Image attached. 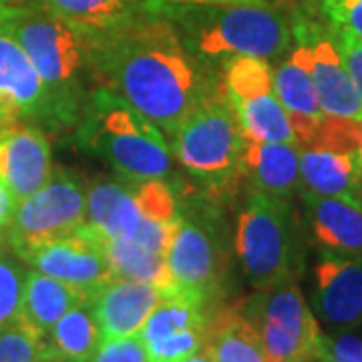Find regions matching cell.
Instances as JSON below:
<instances>
[{
  "label": "cell",
  "mask_w": 362,
  "mask_h": 362,
  "mask_svg": "<svg viewBox=\"0 0 362 362\" xmlns=\"http://www.w3.org/2000/svg\"><path fill=\"white\" fill-rule=\"evenodd\" d=\"M97 77L169 137L218 89L175 26L151 11L97 39Z\"/></svg>",
  "instance_id": "6da1fadb"
},
{
  "label": "cell",
  "mask_w": 362,
  "mask_h": 362,
  "mask_svg": "<svg viewBox=\"0 0 362 362\" xmlns=\"http://www.w3.org/2000/svg\"><path fill=\"white\" fill-rule=\"evenodd\" d=\"M147 11L165 16L183 45L204 63L238 54L270 61L280 57L292 40L284 18L264 0L168 2Z\"/></svg>",
  "instance_id": "7a4b0ae2"
},
{
  "label": "cell",
  "mask_w": 362,
  "mask_h": 362,
  "mask_svg": "<svg viewBox=\"0 0 362 362\" xmlns=\"http://www.w3.org/2000/svg\"><path fill=\"white\" fill-rule=\"evenodd\" d=\"M30 63L49 89L61 127L81 119L97 77V39L66 25L40 6H21L8 21Z\"/></svg>",
  "instance_id": "3957f363"
},
{
  "label": "cell",
  "mask_w": 362,
  "mask_h": 362,
  "mask_svg": "<svg viewBox=\"0 0 362 362\" xmlns=\"http://www.w3.org/2000/svg\"><path fill=\"white\" fill-rule=\"evenodd\" d=\"M78 141L123 180H165L171 151L165 135L107 87L93 90L81 113Z\"/></svg>",
  "instance_id": "277c9868"
},
{
  "label": "cell",
  "mask_w": 362,
  "mask_h": 362,
  "mask_svg": "<svg viewBox=\"0 0 362 362\" xmlns=\"http://www.w3.org/2000/svg\"><path fill=\"white\" fill-rule=\"evenodd\" d=\"M177 223V204L165 180H101L87 187L85 228L97 240H129L168 256Z\"/></svg>",
  "instance_id": "5b68a950"
},
{
  "label": "cell",
  "mask_w": 362,
  "mask_h": 362,
  "mask_svg": "<svg viewBox=\"0 0 362 362\" xmlns=\"http://www.w3.org/2000/svg\"><path fill=\"white\" fill-rule=\"evenodd\" d=\"M235 254L246 280L256 290L296 280L302 252L290 199L252 192L238 218Z\"/></svg>",
  "instance_id": "8992f818"
},
{
  "label": "cell",
  "mask_w": 362,
  "mask_h": 362,
  "mask_svg": "<svg viewBox=\"0 0 362 362\" xmlns=\"http://www.w3.org/2000/svg\"><path fill=\"white\" fill-rule=\"evenodd\" d=\"M169 139L181 165L195 177L209 183L242 177L246 139L223 87L207 95Z\"/></svg>",
  "instance_id": "52a82bcc"
},
{
  "label": "cell",
  "mask_w": 362,
  "mask_h": 362,
  "mask_svg": "<svg viewBox=\"0 0 362 362\" xmlns=\"http://www.w3.org/2000/svg\"><path fill=\"white\" fill-rule=\"evenodd\" d=\"M242 306L258 330L268 362L320 361L324 334L296 280L258 290Z\"/></svg>",
  "instance_id": "ba28073f"
},
{
  "label": "cell",
  "mask_w": 362,
  "mask_h": 362,
  "mask_svg": "<svg viewBox=\"0 0 362 362\" xmlns=\"http://www.w3.org/2000/svg\"><path fill=\"white\" fill-rule=\"evenodd\" d=\"M302 192L361 202L362 121L326 117L298 145Z\"/></svg>",
  "instance_id": "9c48e42d"
},
{
  "label": "cell",
  "mask_w": 362,
  "mask_h": 362,
  "mask_svg": "<svg viewBox=\"0 0 362 362\" xmlns=\"http://www.w3.org/2000/svg\"><path fill=\"white\" fill-rule=\"evenodd\" d=\"M87 221V189L69 171H52L51 180L18 202L8 223V244L25 259L37 247L77 233Z\"/></svg>",
  "instance_id": "30bf717a"
},
{
  "label": "cell",
  "mask_w": 362,
  "mask_h": 362,
  "mask_svg": "<svg viewBox=\"0 0 362 362\" xmlns=\"http://www.w3.org/2000/svg\"><path fill=\"white\" fill-rule=\"evenodd\" d=\"M223 89L244 131L259 143H298L284 105L274 89V71L266 59L238 54L226 59Z\"/></svg>",
  "instance_id": "8fae6325"
},
{
  "label": "cell",
  "mask_w": 362,
  "mask_h": 362,
  "mask_svg": "<svg viewBox=\"0 0 362 362\" xmlns=\"http://www.w3.org/2000/svg\"><path fill=\"white\" fill-rule=\"evenodd\" d=\"M6 25H0V127L26 123L61 129L49 89Z\"/></svg>",
  "instance_id": "7c38bea8"
},
{
  "label": "cell",
  "mask_w": 362,
  "mask_h": 362,
  "mask_svg": "<svg viewBox=\"0 0 362 362\" xmlns=\"http://www.w3.org/2000/svg\"><path fill=\"white\" fill-rule=\"evenodd\" d=\"M226 262L216 233L206 223L180 216L177 230L168 250L171 292L204 304L218 292Z\"/></svg>",
  "instance_id": "4fadbf2b"
},
{
  "label": "cell",
  "mask_w": 362,
  "mask_h": 362,
  "mask_svg": "<svg viewBox=\"0 0 362 362\" xmlns=\"http://www.w3.org/2000/svg\"><path fill=\"white\" fill-rule=\"evenodd\" d=\"M23 262L75 288L89 302L115 280L101 242L85 226L69 238L37 247Z\"/></svg>",
  "instance_id": "5bb4252c"
},
{
  "label": "cell",
  "mask_w": 362,
  "mask_h": 362,
  "mask_svg": "<svg viewBox=\"0 0 362 362\" xmlns=\"http://www.w3.org/2000/svg\"><path fill=\"white\" fill-rule=\"evenodd\" d=\"M204 304L183 294H163L139 337L149 362H183L204 349L207 332Z\"/></svg>",
  "instance_id": "9a60e30c"
},
{
  "label": "cell",
  "mask_w": 362,
  "mask_h": 362,
  "mask_svg": "<svg viewBox=\"0 0 362 362\" xmlns=\"http://www.w3.org/2000/svg\"><path fill=\"white\" fill-rule=\"evenodd\" d=\"M314 310L334 332L362 326V256L322 252L314 266Z\"/></svg>",
  "instance_id": "2e32d148"
},
{
  "label": "cell",
  "mask_w": 362,
  "mask_h": 362,
  "mask_svg": "<svg viewBox=\"0 0 362 362\" xmlns=\"http://www.w3.org/2000/svg\"><path fill=\"white\" fill-rule=\"evenodd\" d=\"M296 37L308 47L310 77L324 115L362 121V95L342 63L337 39L318 26H298Z\"/></svg>",
  "instance_id": "e0dca14e"
},
{
  "label": "cell",
  "mask_w": 362,
  "mask_h": 362,
  "mask_svg": "<svg viewBox=\"0 0 362 362\" xmlns=\"http://www.w3.org/2000/svg\"><path fill=\"white\" fill-rule=\"evenodd\" d=\"M52 175L51 143L40 127L11 123L0 129V181L21 202Z\"/></svg>",
  "instance_id": "ac0fdd59"
},
{
  "label": "cell",
  "mask_w": 362,
  "mask_h": 362,
  "mask_svg": "<svg viewBox=\"0 0 362 362\" xmlns=\"http://www.w3.org/2000/svg\"><path fill=\"white\" fill-rule=\"evenodd\" d=\"M163 298V290L149 282L115 278L90 300L101 342L139 334L149 314Z\"/></svg>",
  "instance_id": "d6986e66"
},
{
  "label": "cell",
  "mask_w": 362,
  "mask_h": 362,
  "mask_svg": "<svg viewBox=\"0 0 362 362\" xmlns=\"http://www.w3.org/2000/svg\"><path fill=\"white\" fill-rule=\"evenodd\" d=\"M314 242L322 252L362 256V202L302 192Z\"/></svg>",
  "instance_id": "ffe728a7"
},
{
  "label": "cell",
  "mask_w": 362,
  "mask_h": 362,
  "mask_svg": "<svg viewBox=\"0 0 362 362\" xmlns=\"http://www.w3.org/2000/svg\"><path fill=\"white\" fill-rule=\"evenodd\" d=\"M274 89L280 103L284 105L298 145L304 143L318 127L324 113L310 77L308 47L302 40H298L292 54L274 71Z\"/></svg>",
  "instance_id": "44dd1931"
},
{
  "label": "cell",
  "mask_w": 362,
  "mask_h": 362,
  "mask_svg": "<svg viewBox=\"0 0 362 362\" xmlns=\"http://www.w3.org/2000/svg\"><path fill=\"white\" fill-rule=\"evenodd\" d=\"M242 175L247 177L252 192L290 199L300 187L298 143H259L246 139Z\"/></svg>",
  "instance_id": "7402d4cb"
},
{
  "label": "cell",
  "mask_w": 362,
  "mask_h": 362,
  "mask_svg": "<svg viewBox=\"0 0 362 362\" xmlns=\"http://www.w3.org/2000/svg\"><path fill=\"white\" fill-rule=\"evenodd\" d=\"M204 349L214 362H268L258 330L246 316L242 300L216 310L207 320Z\"/></svg>",
  "instance_id": "603a6c76"
},
{
  "label": "cell",
  "mask_w": 362,
  "mask_h": 362,
  "mask_svg": "<svg viewBox=\"0 0 362 362\" xmlns=\"http://www.w3.org/2000/svg\"><path fill=\"white\" fill-rule=\"evenodd\" d=\"M40 8L101 39L139 18L147 11V0H40Z\"/></svg>",
  "instance_id": "cb8c5ba5"
},
{
  "label": "cell",
  "mask_w": 362,
  "mask_h": 362,
  "mask_svg": "<svg viewBox=\"0 0 362 362\" xmlns=\"http://www.w3.org/2000/svg\"><path fill=\"white\" fill-rule=\"evenodd\" d=\"M78 302H89L75 288L39 270L26 272L21 322L40 338L49 340L52 326Z\"/></svg>",
  "instance_id": "d4e9b609"
},
{
  "label": "cell",
  "mask_w": 362,
  "mask_h": 362,
  "mask_svg": "<svg viewBox=\"0 0 362 362\" xmlns=\"http://www.w3.org/2000/svg\"><path fill=\"white\" fill-rule=\"evenodd\" d=\"M109 259L115 278L149 282L168 294L171 290V278L168 270V256L157 254L129 240H99Z\"/></svg>",
  "instance_id": "484cf974"
},
{
  "label": "cell",
  "mask_w": 362,
  "mask_h": 362,
  "mask_svg": "<svg viewBox=\"0 0 362 362\" xmlns=\"http://www.w3.org/2000/svg\"><path fill=\"white\" fill-rule=\"evenodd\" d=\"M101 344L90 302H78L52 326L49 346L69 362H90Z\"/></svg>",
  "instance_id": "4316f807"
},
{
  "label": "cell",
  "mask_w": 362,
  "mask_h": 362,
  "mask_svg": "<svg viewBox=\"0 0 362 362\" xmlns=\"http://www.w3.org/2000/svg\"><path fill=\"white\" fill-rule=\"evenodd\" d=\"M26 270L14 259L0 256V332L18 322L25 294Z\"/></svg>",
  "instance_id": "83f0119b"
},
{
  "label": "cell",
  "mask_w": 362,
  "mask_h": 362,
  "mask_svg": "<svg viewBox=\"0 0 362 362\" xmlns=\"http://www.w3.org/2000/svg\"><path fill=\"white\" fill-rule=\"evenodd\" d=\"M49 340L18 322L0 332V362H39Z\"/></svg>",
  "instance_id": "f1b7e54d"
},
{
  "label": "cell",
  "mask_w": 362,
  "mask_h": 362,
  "mask_svg": "<svg viewBox=\"0 0 362 362\" xmlns=\"http://www.w3.org/2000/svg\"><path fill=\"white\" fill-rule=\"evenodd\" d=\"M322 11L337 30L362 39V0H324Z\"/></svg>",
  "instance_id": "f546056e"
},
{
  "label": "cell",
  "mask_w": 362,
  "mask_h": 362,
  "mask_svg": "<svg viewBox=\"0 0 362 362\" xmlns=\"http://www.w3.org/2000/svg\"><path fill=\"white\" fill-rule=\"evenodd\" d=\"M90 362H149L139 334L103 340Z\"/></svg>",
  "instance_id": "4dcf8cb0"
},
{
  "label": "cell",
  "mask_w": 362,
  "mask_h": 362,
  "mask_svg": "<svg viewBox=\"0 0 362 362\" xmlns=\"http://www.w3.org/2000/svg\"><path fill=\"white\" fill-rule=\"evenodd\" d=\"M320 362H362V337L352 330L324 337Z\"/></svg>",
  "instance_id": "1f68e13d"
},
{
  "label": "cell",
  "mask_w": 362,
  "mask_h": 362,
  "mask_svg": "<svg viewBox=\"0 0 362 362\" xmlns=\"http://www.w3.org/2000/svg\"><path fill=\"white\" fill-rule=\"evenodd\" d=\"M337 47L342 57V63L362 95V39L337 30Z\"/></svg>",
  "instance_id": "d6a6232c"
},
{
  "label": "cell",
  "mask_w": 362,
  "mask_h": 362,
  "mask_svg": "<svg viewBox=\"0 0 362 362\" xmlns=\"http://www.w3.org/2000/svg\"><path fill=\"white\" fill-rule=\"evenodd\" d=\"M16 206H18V199H16L13 195V192L0 181V228H4V226L11 223L14 211H16Z\"/></svg>",
  "instance_id": "836d02e7"
},
{
  "label": "cell",
  "mask_w": 362,
  "mask_h": 362,
  "mask_svg": "<svg viewBox=\"0 0 362 362\" xmlns=\"http://www.w3.org/2000/svg\"><path fill=\"white\" fill-rule=\"evenodd\" d=\"M168 2H242V0H147V8L156 4H168Z\"/></svg>",
  "instance_id": "e575fe53"
},
{
  "label": "cell",
  "mask_w": 362,
  "mask_h": 362,
  "mask_svg": "<svg viewBox=\"0 0 362 362\" xmlns=\"http://www.w3.org/2000/svg\"><path fill=\"white\" fill-rule=\"evenodd\" d=\"M39 362H69V361H65L63 356H59V354H57V352H54L51 346H49V349L45 350V354L40 356Z\"/></svg>",
  "instance_id": "d590c367"
},
{
  "label": "cell",
  "mask_w": 362,
  "mask_h": 362,
  "mask_svg": "<svg viewBox=\"0 0 362 362\" xmlns=\"http://www.w3.org/2000/svg\"><path fill=\"white\" fill-rule=\"evenodd\" d=\"M183 362H214L211 361V356L207 354L206 349H202L199 352H195L194 356H189V358H185Z\"/></svg>",
  "instance_id": "8d00e7d4"
},
{
  "label": "cell",
  "mask_w": 362,
  "mask_h": 362,
  "mask_svg": "<svg viewBox=\"0 0 362 362\" xmlns=\"http://www.w3.org/2000/svg\"><path fill=\"white\" fill-rule=\"evenodd\" d=\"M2 252H4V238H2V233H0V256H2Z\"/></svg>",
  "instance_id": "74e56055"
},
{
  "label": "cell",
  "mask_w": 362,
  "mask_h": 362,
  "mask_svg": "<svg viewBox=\"0 0 362 362\" xmlns=\"http://www.w3.org/2000/svg\"><path fill=\"white\" fill-rule=\"evenodd\" d=\"M361 202H362V192H361Z\"/></svg>",
  "instance_id": "f35d334b"
},
{
  "label": "cell",
  "mask_w": 362,
  "mask_h": 362,
  "mask_svg": "<svg viewBox=\"0 0 362 362\" xmlns=\"http://www.w3.org/2000/svg\"><path fill=\"white\" fill-rule=\"evenodd\" d=\"M312 362H320V361H312Z\"/></svg>",
  "instance_id": "ab89813d"
},
{
  "label": "cell",
  "mask_w": 362,
  "mask_h": 362,
  "mask_svg": "<svg viewBox=\"0 0 362 362\" xmlns=\"http://www.w3.org/2000/svg\"><path fill=\"white\" fill-rule=\"evenodd\" d=\"M0 129H2V127H0Z\"/></svg>",
  "instance_id": "60d3db41"
}]
</instances>
